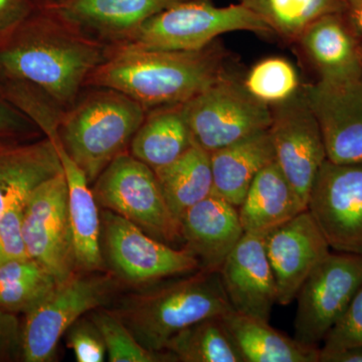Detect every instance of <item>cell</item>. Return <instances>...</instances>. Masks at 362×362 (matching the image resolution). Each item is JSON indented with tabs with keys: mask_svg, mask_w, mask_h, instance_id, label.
I'll use <instances>...</instances> for the list:
<instances>
[{
	"mask_svg": "<svg viewBox=\"0 0 362 362\" xmlns=\"http://www.w3.org/2000/svg\"><path fill=\"white\" fill-rule=\"evenodd\" d=\"M266 251L277 285L278 304L287 306L331 247L306 209L267 233Z\"/></svg>",
	"mask_w": 362,
	"mask_h": 362,
	"instance_id": "cell-16",
	"label": "cell"
},
{
	"mask_svg": "<svg viewBox=\"0 0 362 362\" xmlns=\"http://www.w3.org/2000/svg\"><path fill=\"white\" fill-rule=\"evenodd\" d=\"M23 233L28 257L47 269L59 284L78 271L64 171L40 183L26 197Z\"/></svg>",
	"mask_w": 362,
	"mask_h": 362,
	"instance_id": "cell-11",
	"label": "cell"
},
{
	"mask_svg": "<svg viewBox=\"0 0 362 362\" xmlns=\"http://www.w3.org/2000/svg\"><path fill=\"white\" fill-rule=\"evenodd\" d=\"M66 345L78 362H103L107 358L103 337L88 314L81 317L65 333Z\"/></svg>",
	"mask_w": 362,
	"mask_h": 362,
	"instance_id": "cell-33",
	"label": "cell"
},
{
	"mask_svg": "<svg viewBox=\"0 0 362 362\" xmlns=\"http://www.w3.org/2000/svg\"><path fill=\"white\" fill-rule=\"evenodd\" d=\"M242 83L252 97L268 106L292 99L303 86L291 62L281 57H270L255 64Z\"/></svg>",
	"mask_w": 362,
	"mask_h": 362,
	"instance_id": "cell-30",
	"label": "cell"
},
{
	"mask_svg": "<svg viewBox=\"0 0 362 362\" xmlns=\"http://www.w3.org/2000/svg\"><path fill=\"white\" fill-rule=\"evenodd\" d=\"M59 283L33 259H18L0 265V309L28 313L42 303Z\"/></svg>",
	"mask_w": 362,
	"mask_h": 362,
	"instance_id": "cell-29",
	"label": "cell"
},
{
	"mask_svg": "<svg viewBox=\"0 0 362 362\" xmlns=\"http://www.w3.org/2000/svg\"><path fill=\"white\" fill-rule=\"evenodd\" d=\"M277 35L295 44L308 26L327 14L341 13L343 0H239Z\"/></svg>",
	"mask_w": 362,
	"mask_h": 362,
	"instance_id": "cell-28",
	"label": "cell"
},
{
	"mask_svg": "<svg viewBox=\"0 0 362 362\" xmlns=\"http://www.w3.org/2000/svg\"><path fill=\"white\" fill-rule=\"evenodd\" d=\"M307 209L331 250L362 257V162H324Z\"/></svg>",
	"mask_w": 362,
	"mask_h": 362,
	"instance_id": "cell-12",
	"label": "cell"
},
{
	"mask_svg": "<svg viewBox=\"0 0 362 362\" xmlns=\"http://www.w3.org/2000/svg\"><path fill=\"white\" fill-rule=\"evenodd\" d=\"M147 109L110 88L87 87L62 113L59 139L90 185L116 157L129 151Z\"/></svg>",
	"mask_w": 362,
	"mask_h": 362,
	"instance_id": "cell-4",
	"label": "cell"
},
{
	"mask_svg": "<svg viewBox=\"0 0 362 362\" xmlns=\"http://www.w3.org/2000/svg\"><path fill=\"white\" fill-rule=\"evenodd\" d=\"M238 209L245 233L267 235L308 207L274 161L259 171Z\"/></svg>",
	"mask_w": 362,
	"mask_h": 362,
	"instance_id": "cell-22",
	"label": "cell"
},
{
	"mask_svg": "<svg viewBox=\"0 0 362 362\" xmlns=\"http://www.w3.org/2000/svg\"><path fill=\"white\" fill-rule=\"evenodd\" d=\"M228 64V52L216 40L197 51L117 47L109 49L85 88L119 90L150 110L187 103L230 75Z\"/></svg>",
	"mask_w": 362,
	"mask_h": 362,
	"instance_id": "cell-2",
	"label": "cell"
},
{
	"mask_svg": "<svg viewBox=\"0 0 362 362\" xmlns=\"http://www.w3.org/2000/svg\"><path fill=\"white\" fill-rule=\"evenodd\" d=\"M218 273L233 311L269 321L278 304V290L267 256L266 235L245 233Z\"/></svg>",
	"mask_w": 362,
	"mask_h": 362,
	"instance_id": "cell-17",
	"label": "cell"
},
{
	"mask_svg": "<svg viewBox=\"0 0 362 362\" xmlns=\"http://www.w3.org/2000/svg\"><path fill=\"white\" fill-rule=\"evenodd\" d=\"M233 310L220 273L199 269L124 298L113 311L142 346L164 352L181 330Z\"/></svg>",
	"mask_w": 362,
	"mask_h": 362,
	"instance_id": "cell-3",
	"label": "cell"
},
{
	"mask_svg": "<svg viewBox=\"0 0 362 362\" xmlns=\"http://www.w3.org/2000/svg\"><path fill=\"white\" fill-rule=\"evenodd\" d=\"M90 39L109 49L125 44L157 13L190 0H37Z\"/></svg>",
	"mask_w": 362,
	"mask_h": 362,
	"instance_id": "cell-15",
	"label": "cell"
},
{
	"mask_svg": "<svg viewBox=\"0 0 362 362\" xmlns=\"http://www.w3.org/2000/svg\"><path fill=\"white\" fill-rule=\"evenodd\" d=\"M223 321L245 362H319V347L279 332L269 321L233 310L223 315Z\"/></svg>",
	"mask_w": 362,
	"mask_h": 362,
	"instance_id": "cell-25",
	"label": "cell"
},
{
	"mask_svg": "<svg viewBox=\"0 0 362 362\" xmlns=\"http://www.w3.org/2000/svg\"><path fill=\"white\" fill-rule=\"evenodd\" d=\"M294 45L315 71L317 81L340 82L362 77V40L342 11L314 21Z\"/></svg>",
	"mask_w": 362,
	"mask_h": 362,
	"instance_id": "cell-19",
	"label": "cell"
},
{
	"mask_svg": "<svg viewBox=\"0 0 362 362\" xmlns=\"http://www.w3.org/2000/svg\"><path fill=\"white\" fill-rule=\"evenodd\" d=\"M164 352L181 362H245L223 317L192 324L169 340Z\"/></svg>",
	"mask_w": 362,
	"mask_h": 362,
	"instance_id": "cell-27",
	"label": "cell"
},
{
	"mask_svg": "<svg viewBox=\"0 0 362 362\" xmlns=\"http://www.w3.org/2000/svg\"><path fill=\"white\" fill-rule=\"evenodd\" d=\"M315 116L328 160L362 162V77L302 86Z\"/></svg>",
	"mask_w": 362,
	"mask_h": 362,
	"instance_id": "cell-14",
	"label": "cell"
},
{
	"mask_svg": "<svg viewBox=\"0 0 362 362\" xmlns=\"http://www.w3.org/2000/svg\"><path fill=\"white\" fill-rule=\"evenodd\" d=\"M44 136L32 119L13 103L0 87V138L33 140Z\"/></svg>",
	"mask_w": 362,
	"mask_h": 362,
	"instance_id": "cell-35",
	"label": "cell"
},
{
	"mask_svg": "<svg viewBox=\"0 0 362 362\" xmlns=\"http://www.w3.org/2000/svg\"><path fill=\"white\" fill-rule=\"evenodd\" d=\"M194 144L209 153L271 125V108L252 96L235 76H225L185 103Z\"/></svg>",
	"mask_w": 362,
	"mask_h": 362,
	"instance_id": "cell-9",
	"label": "cell"
},
{
	"mask_svg": "<svg viewBox=\"0 0 362 362\" xmlns=\"http://www.w3.org/2000/svg\"><path fill=\"white\" fill-rule=\"evenodd\" d=\"M54 143L65 173L69 194V214L77 270L107 271L101 249V214L84 171L71 159L59 137Z\"/></svg>",
	"mask_w": 362,
	"mask_h": 362,
	"instance_id": "cell-21",
	"label": "cell"
},
{
	"mask_svg": "<svg viewBox=\"0 0 362 362\" xmlns=\"http://www.w3.org/2000/svg\"><path fill=\"white\" fill-rule=\"evenodd\" d=\"M182 247L199 259L202 270L218 272L244 235L239 209L211 194L180 218Z\"/></svg>",
	"mask_w": 362,
	"mask_h": 362,
	"instance_id": "cell-18",
	"label": "cell"
},
{
	"mask_svg": "<svg viewBox=\"0 0 362 362\" xmlns=\"http://www.w3.org/2000/svg\"><path fill=\"white\" fill-rule=\"evenodd\" d=\"M343 16L362 40V0H343Z\"/></svg>",
	"mask_w": 362,
	"mask_h": 362,
	"instance_id": "cell-38",
	"label": "cell"
},
{
	"mask_svg": "<svg viewBox=\"0 0 362 362\" xmlns=\"http://www.w3.org/2000/svg\"><path fill=\"white\" fill-rule=\"evenodd\" d=\"M21 361V320L0 309V362Z\"/></svg>",
	"mask_w": 362,
	"mask_h": 362,
	"instance_id": "cell-36",
	"label": "cell"
},
{
	"mask_svg": "<svg viewBox=\"0 0 362 362\" xmlns=\"http://www.w3.org/2000/svg\"><path fill=\"white\" fill-rule=\"evenodd\" d=\"M103 337L110 362H175L168 352L151 351L142 346L113 310L104 307L88 313Z\"/></svg>",
	"mask_w": 362,
	"mask_h": 362,
	"instance_id": "cell-31",
	"label": "cell"
},
{
	"mask_svg": "<svg viewBox=\"0 0 362 362\" xmlns=\"http://www.w3.org/2000/svg\"><path fill=\"white\" fill-rule=\"evenodd\" d=\"M108 52V45L78 32L37 1L30 16L0 37V78L37 88L65 111Z\"/></svg>",
	"mask_w": 362,
	"mask_h": 362,
	"instance_id": "cell-1",
	"label": "cell"
},
{
	"mask_svg": "<svg viewBox=\"0 0 362 362\" xmlns=\"http://www.w3.org/2000/svg\"><path fill=\"white\" fill-rule=\"evenodd\" d=\"M213 194L239 207L262 169L275 161L269 129L211 152Z\"/></svg>",
	"mask_w": 362,
	"mask_h": 362,
	"instance_id": "cell-23",
	"label": "cell"
},
{
	"mask_svg": "<svg viewBox=\"0 0 362 362\" xmlns=\"http://www.w3.org/2000/svg\"><path fill=\"white\" fill-rule=\"evenodd\" d=\"M98 206L134 223L154 239L182 244L180 223L169 209L156 171L124 152L93 183Z\"/></svg>",
	"mask_w": 362,
	"mask_h": 362,
	"instance_id": "cell-7",
	"label": "cell"
},
{
	"mask_svg": "<svg viewBox=\"0 0 362 362\" xmlns=\"http://www.w3.org/2000/svg\"><path fill=\"white\" fill-rule=\"evenodd\" d=\"M61 173L58 150L45 136L33 140L0 138V216Z\"/></svg>",
	"mask_w": 362,
	"mask_h": 362,
	"instance_id": "cell-20",
	"label": "cell"
},
{
	"mask_svg": "<svg viewBox=\"0 0 362 362\" xmlns=\"http://www.w3.org/2000/svg\"><path fill=\"white\" fill-rule=\"evenodd\" d=\"M37 4V0H0V37L20 25Z\"/></svg>",
	"mask_w": 362,
	"mask_h": 362,
	"instance_id": "cell-37",
	"label": "cell"
},
{
	"mask_svg": "<svg viewBox=\"0 0 362 362\" xmlns=\"http://www.w3.org/2000/svg\"><path fill=\"white\" fill-rule=\"evenodd\" d=\"M25 199L13 204L0 216V265L13 259L30 258L23 233Z\"/></svg>",
	"mask_w": 362,
	"mask_h": 362,
	"instance_id": "cell-34",
	"label": "cell"
},
{
	"mask_svg": "<svg viewBox=\"0 0 362 362\" xmlns=\"http://www.w3.org/2000/svg\"><path fill=\"white\" fill-rule=\"evenodd\" d=\"M119 280L110 271H77L21 320V361L49 362L61 338L81 317L111 301Z\"/></svg>",
	"mask_w": 362,
	"mask_h": 362,
	"instance_id": "cell-6",
	"label": "cell"
},
{
	"mask_svg": "<svg viewBox=\"0 0 362 362\" xmlns=\"http://www.w3.org/2000/svg\"><path fill=\"white\" fill-rule=\"evenodd\" d=\"M233 32L272 35L266 23L242 2L216 6L211 0H190L152 16L125 44L112 49L197 51Z\"/></svg>",
	"mask_w": 362,
	"mask_h": 362,
	"instance_id": "cell-5",
	"label": "cell"
},
{
	"mask_svg": "<svg viewBox=\"0 0 362 362\" xmlns=\"http://www.w3.org/2000/svg\"><path fill=\"white\" fill-rule=\"evenodd\" d=\"M319 362H362V345L341 351H320Z\"/></svg>",
	"mask_w": 362,
	"mask_h": 362,
	"instance_id": "cell-39",
	"label": "cell"
},
{
	"mask_svg": "<svg viewBox=\"0 0 362 362\" xmlns=\"http://www.w3.org/2000/svg\"><path fill=\"white\" fill-rule=\"evenodd\" d=\"M154 171L169 209L180 223L189 207L213 194L211 154L197 144L173 163Z\"/></svg>",
	"mask_w": 362,
	"mask_h": 362,
	"instance_id": "cell-26",
	"label": "cell"
},
{
	"mask_svg": "<svg viewBox=\"0 0 362 362\" xmlns=\"http://www.w3.org/2000/svg\"><path fill=\"white\" fill-rule=\"evenodd\" d=\"M270 108L269 132L276 163L308 207L314 181L327 160L318 122L302 89L292 99Z\"/></svg>",
	"mask_w": 362,
	"mask_h": 362,
	"instance_id": "cell-13",
	"label": "cell"
},
{
	"mask_svg": "<svg viewBox=\"0 0 362 362\" xmlns=\"http://www.w3.org/2000/svg\"><path fill=\"white\" fill-rule=\"evenodd\" d=\"M362 287V257L330 252L297 293L294 338L319 347Z\"/></svg>",
	"mask_w": 362,
	"mask_h": 362,
	"instance_id": "cell-10",
	"label": "cell"
},
{
	"mask_svg": "<svg viewBox=\"0 0 362 362\" xmlns=\"http://www.w3.org/2000/svg\"><path fill=\"white\" fill-rule=\"evenodd\" d=\"M194 144L185 104L168 105L147 111L129 151L156 170L173 163Z\"/></svg>",
	"mask_w": 362,
	"mask_h": 362,
	"instance_id": "cell-24",
	"label": "cell"
},
{
	"mask_svg": "<svg viewBox=\"0 0 362 362\" xmlns=\"http://www.w3.org/2000/svg\"><path fill=\"white\" fill-rule=\"evenodd\" d=\"M362 345V287L323 340L321 352H335Z\"/></svg>",
	"mask_w": 362,
	"mask_h": 362,
	"instance_id": "cell-32",
	"label": "cell"
},
{
	"mask_svg": "<svg viewBox=\"0 0 362 362\" xmlns=\"http://www.w3.org/2000/svg\"><path fill=\"white\" fill-rule=\"evenodd\" d=\"M101 249L107 269L119 281L154 284L199 270V259L185 247L176 249L108 209H102Z\"/></svg>",
	"mask_w": 362,
	"mask_h": 362,
	"instance_id": "cell-8",
	"label": "cell"
}]
</instances>
